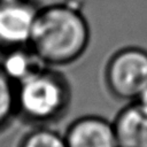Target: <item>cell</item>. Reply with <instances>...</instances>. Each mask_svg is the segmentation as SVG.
<instances>
[{
    "label": "cell",
    "mask_w": 147,
    "mask_h": 147,
    "mask_svg": "<svg viewBox=\"0 0 147 147\" xmlns=\"http://www.w3.org/2000/svg\"><path fill=\"white\" fill-rule=\"evenodd\" d=\"M105 83L115 99L137 101L147 90V51L139 46L116 51L106 64Z\"/></svg>",
    "instance_id": "3"
},
{
    "label": "cell",
    "mask_w": 147,
    "mask_h": 147,
    "mask_svg": "<svg viewBox=\"0 0 147 147\" xmlns=\"http://www.w3.org/2000/svg\"><path fill=\"white\" fill-rule=\"evenodd\" d=\"M113 124L118 147H147V103L127 102Z\"/></svg>",
    "instance_id": "6"
},
{
    "label": "cell",
    "mask_w": 147,
    "mask_h": 147,
    "mask_svg": "<svg viewBox=\"0 0 147 147\" xmlns=\"http://www.w3.org/2000/svg\"><path fill=\"white\" fill-rule=\"evenodd\" d=\"M23 0H0V3H11V2H18Z\"/></svg>",
    "instance_id": "10"
},
{
    "label": "cell",
    "mask_w": 147,
    "mask_h": 147,
    "mask_svg": "<svg viewBox=\"0 0 147 147\" xmlns=\"http://www.w3.org/2000/svg\"><path fill=\"white\" fill-rule=\"evenodd\" d=\"M0 67L10 79L18 84L48 65L28 45L5 52Z\"/></svg>",
    "instance_id": "7"
},
{
    "label": "cell",
    "mask_w": 147,
    "mask_h": 147,
    "mask_svg": "<svg viewBox=\"0 0 147 147\" xmlns=\"http://www.w3.org/2000/svg\"><path fill=\"white\" fill-rule=\"evenodd\" d=\"M17 116V84L0 67V131Z\"/></svg>",
    "instance_id": "8"
},
{
    "label": "cell",
    "mask_w": 147,
    "mask_h": 147,
    "mask_svg": "<svg viewBox=\"0 0 147 147\" xmlns=\"http://www.w3.org/2000/svg\"><path fill=\"white\" fill-rule=\"evenodd\" d=\"M91 39L82 10L68 3H53L38 9L29 47L48 67L68 65L79 60Z\"/></svg>",
    "instance_id": "1"
},
{
    "label": "cell",
    "mask_w": 147,
    "mask_h": 147,
    "mask_svg": "<svg viewBox=\"0 0 147 147\" xmlns=\"http://www.w3.org/2000/svg\"><path fill=\"white\" fill-rule=\"evenodd\" d=\"M67 147H118L113 121L99 115H83L65 129Z\"/></svg>",
    "instance_id": "5"
},
{
    "label": "cell",
    "mask_w": 147,
    "mask_h": 147,
    "mask_svg": "<svg viewBox=\"0 0 147 147\" xmlns=\"http://www.w3.org/2000/svg\"><path fill=\"white\" fill-rule=\"evenodd\" d=\"M17 147H67L64 136L49 125H37L25 132Z\"/></svg>",
    "instance_id": "9"
},
{
    "label": "cell",
    "mask_w": 147,
    "mask_h": 147,
    "mask_svg": "<svg viewBox=\"0 0 147 147\" xmlns=\"http://www.w3.org/2000/svg\"><path fill=\"white\" fill-rule=\"evenodd\" d=\"M70 103L71 86L65 76L52 67L17 84V116L33 126L59 122Z\"/></svg>",
    "instance_id": "2"
},
{
    "label": "cell",
    "mask_w": 147,
    "mask_h": 147,
    "mask_svg": "<svg viewBox=\"0 0 147 147\" xmlns=\"http://www.w3.org/2000/svg\"><path fill=\"white\" fill-rule=\"evenodd\" d=\"M38 9L29 0L0 3V49L29 45Z\"/></svg>",
    "instance_id": "4"
}]
</instances>
